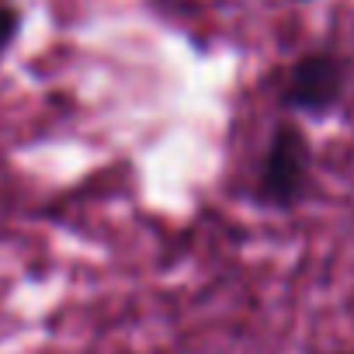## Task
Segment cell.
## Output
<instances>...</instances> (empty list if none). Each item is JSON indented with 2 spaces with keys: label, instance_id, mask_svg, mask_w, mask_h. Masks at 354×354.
<instances>
[{
  "label": "cell",
  "instance_id": "6da1fadb",
  "mask_svg": "<svg viewBox=\"0 0 354 354\" xmlns=\"http://www.w3.org/2000/svg\"><path fill=\"white\" fill-rule=\"evenodd\" d=\"M309 177V142L295 125H278L271 136V146L264 153L257 195L261 202L274 209H288L299 202Z\"/></svg>",
  "mask_w": 354,
  "mask_h": 354
},
{
  "label": "cell",
  "instance_id": "7a4b0ae2",
  "mask_svg": "<svg viewBox=\"0 0 354 354\" xmlns=\"http://www.w3.org/2000/svg\"><path fill=\"white\" fill-rule=\"evenodd\" d=\"M344 94V63L333 53L302 56L285 80V104L306 115L330 111Z\"/></svg>",
  "mask_w": 354,
  "mask_h": 354
},
{
  "label": "cell",
  "instance_id": "3957f363",
  "mask_svg": "<svg viewBox=\"0 0 354 354\" xmlns=\"http://www.w3.org/2000/svg\"><path fill=\"white\" fill-rule=\"evenodd\" d=\"M18 25H21L18 11H15L11 4H0V56H4V49L15 42V35H18Z\"/></svg>",
  "mask_w": 354,
  "mask_h": 354
}]
</instances>
